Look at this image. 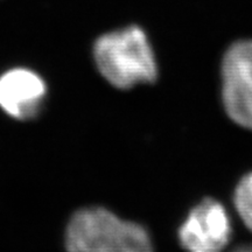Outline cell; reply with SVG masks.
Returning a JSON list of instances; mask_svg holds the SVG:
<instances>
[{"label": "cell", "mask_w": 252, "mask_h": 252, "mask_svg": "<svg viewBox=\"0 0 252 252\" xmlns=\"http://www.w3.org/2000/svg\"><path fill=\"white\" fill-rule=\"evenodd\" d=\"M94 58L100 75L118 89L154 83L159 76L152 46L137 26L99 36L94 42Z\"/></svg>", "instance_id": "1"}, {"label": "cell", "mask_w": 252, "mask_h": 252, "mask_svg": "<svg viewBox=\"0 0 252 252\" xmlns=\"http://www.w3.org/2000/svg\"><path fill=\"white\" fill-rule=\"evenodd\" d=\"M231 216L220 201L207 197L189 210L178 229L179 243L187 252H222L231 242Z\"/></svg>", "instance_id": "4"}, {"label": "cell", "mask_w": 252, "mask_h": 252, "mask_svg": "<svg viewBox=\"0 0 252 252\" xmlns=\"http://www.w3.org/2000/svg\"><path fill=\"white\" fill-rule=\"evenodd\" d=\"M46 94L45 81L30 69L14 68L0 76V108L19 121L36 117Z\"/></svg>", "instance_id": "5"}, {"label": "cell", "mask_w": 252, "mask_h": 252, "mask_svg": "<svg viewBox=\"0 0 252 252\" xmlns=\"http://www.w3.org/2000/svg\"><path fill=\"white\" fill-rule=\"evenodd\" d=\"M232 202L239 219L252 231V172L245 174L236 185Z\"/></svg>", "instance_id": "6"}, {"label": "cell", "mask_w": 252, "mask_h": 252, "mask_svg": "<svg viewBox=\"0 0 252 252\" xmlns=\"http://www.w3.org/2000/svg\"><path fill=\"white\" fill-rule=\"evenodd\" d=\"M68 252H154L146 228L105 208H86L71 217L65 232Z\"/></svg>", "instance_id": "2"}, {"label": "cell", "mask_w": 252, "mask_h": 252, "mask_svg": "<svg viewBox=\"0 0 252 252\" xmlns=\"http://www.w3.org/2000/svg\"><path fill=\"white\" fill-rule=\"evenodd\" d=\"M220 97L228 117L252 131V40L232 43L223 55Z\"/></svg>", "instance_id": "3"}]
</instances>
